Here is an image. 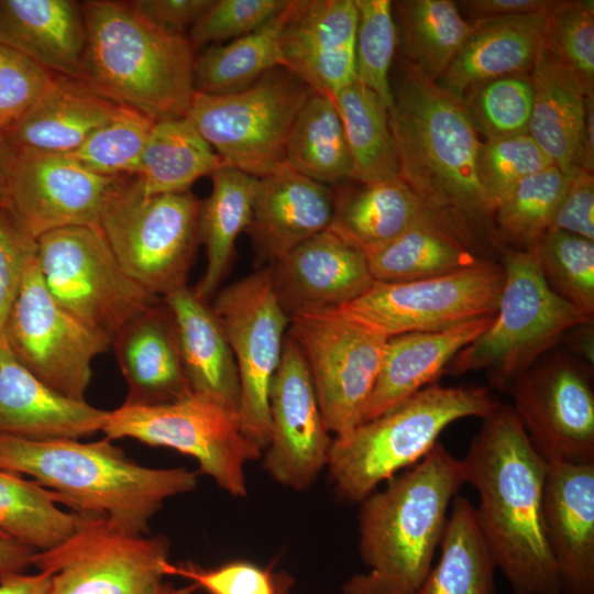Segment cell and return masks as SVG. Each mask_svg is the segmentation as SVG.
Listing matches in <instances>:
<instances>
[{"label":"cell","instance_id":"277c9868","mask_svg":"<svg viewBox=\"0 0 594 594\" xmlns=\"http://www.w3.org/2000/svg\"><path fill=\"white\" fill-rule=\"evenodd\" d=\"M464 484L461 460L441 443L361 502L359 550L366 573L342 594H415L432 568L449 506Z\"/></svg>","mask_w":594,"mask_h":594},{"label":"cell","instance_id":"6125c7cd","mask_svg":"<svg viewBox=\"0 0 594 594\" xmlns=\"http://www.w3.org/2000/svg\"><path fill=\"white\" fill-rule=\"evenodd\" d=\"M16 153L0 135V206H8Z\"/></svg>","mask_w":594,"mask_h":594},{"label":"cell","instance_id":"2e32d148","mask_svg":"<svg viewBox=\"0 0 594 594\" xmlns=\"http://www.w3.org/2000/svg\"><path fill=\"white\" fill-rule=\"evenodd\" d=\"M2 337L15 359L56 393L85 402L92 360L111 341L62 308L47 290L36 261L26 265Z\"/></svg>","mask_w":594,"mask_h":594},{"label":"cell","instance_id":"bcb514c9","mask_svg":"<svg viewBox=\"0 0 594 594\" xmlns=\"http://www.w3.org/2000/svg\"><path fill=\"white\" fill-rule=\"evenodd\" d=\"M546 50L594 95V2L556 0L546 13Z\"/></svg>","mask_w":594,"mask_h":594},{"label":"cell","instance_id":"8fae6325","mask_svg":"<svg viewBox=\"0 0 594 594\" xmlns=\"http://www.w3.org/2000/svg\"><path fill=\"white\" fill-rule=\"evenodd\" d=\"M36 242L37 266L52 297L111 343L129 320L161 299L122 268L98 226L53 230Z\"/></svg>","mask_w":594,"mask_h":594},{"label":"cell","instance_id":"680465c9","mask_svg":"<svg viewBox=\"0 0 594 594\" xmlns=\"http://www.w3.org/2000/svg\"><path fill=\"white\" fill-rule=\"evenodd\" d=\"M35 552V549L0 535V576L23 572L32 565V557Z\"/></svg>","mask_w":594,"mask_h":594},{"label":"cell","instance_id":"db71d44e","mask_svg":"<svg viewBox=\"0 0 594 594\" xmlns=\"http://www.w3.org/2000/svg\"><path fill=\"white\" fill-rule=\"evenodd\" d=\"M566 184L549 230H558L594 241L593 172L576 167Z\"/></svg>","mask_w":594,"mask_h":594},{"label":"cell","instance_id":"f907efd6","mask_svg":"<svg viewBox=\"0 0 594 594\" xmlns=\"http://www.w3.org/2000/svg\"><path fill=\"white\" fill-rule=\"evenodd\" d=\"M57 75L0 45V135H4L50 88Z\"/></svg>","mask_w":594,"mask_h":594},{"label":"cell","instance_id":"52a82bcc","mask_svg":"<svg viewBox=\"0 0 594 594\" xmlns=\"http://www.w3.org/2000/svg\"><path fill=\"white\" fill-rule=\"evenodd\" d=\"M504 283L493 321L460 351L444 374L485 371L491 384L508 386L590 317L558 296L547 284L537 250H508Z\"/></svg>","mask_w":594,"mask_h":594},{"label":"cell","instance_id":"681fc988","mask_svg":"<svg viewBox=\"0 0 594 594\" xmlns=\"http://www.w3.org/2000/svg\"><path fill=\"white\" fill-rule=\"evenodd\" d=\"M289 0H215L189 31L194 48L232 41L262 28Z\"/></svg>","mask_w":594,"mask_h":594},{"label":"cell","instance_id":"f1b7e54d","mask_svg":"<svg viewBox=\"0 0 594 594\" xmlns=\"http://www.w3.org/2000/svg\"><path fill=\"white\" fill-rule=\"evenodd\" d=\"M470 23L465 42L436 81L440 88L460 100L469 88L482 81L530 74L543 45L546 13Z\"/></svg>","mask_w":594,"mask_h":594},{"label":"cell","instance_id":"7402d4cb","mask_svg":"<svg viewBox=\"0 0 594 594\" xmlns=\"http://www.w3.org/2000/svg\"><path fill=\"white\" fill-rule=\"evenodd\" d=\"M543 520L562 594H594V463H548Z\"/></svg>","mask_w":594,"mask_h":594},{"label":"cell","instance_id":"f5cc1de1","mask_svg":"<svg viewBox=\"0 0 594 594\" xmlns=\"http://www.w3.org/2000/svg\"><path fill=\"white\" fill-rule=\"evenodd\" d=\"M37 242L7 206H0V337Z\"/></svg>","mask_w":594,"mask_h":594},{"label":"cell","instance_id":"484cf974","mask_svg":"<svg viewBox=\"0 0 594 594\" xmlns=\"http://www.w3.org/2000/svg\"><path fill=\"white\" fill-rule=\"evenodd\" d=\"M494 315L443 330L388 338L362 422L386 413L436 383L455 355L490 327Z\"/></svg>","mask_w":594,"mask_h":594},{"label":"cell","instance_id":"be15d7a7","mask_svg":"<svg viewBox=\"0 0 594 594\" xmlns=\"http://www.w3.org/2000/svg\"><path fill=\"white\" fill-rule=\"evenodd\" d=\"M196 586L193 584L186 587H176L169 583L165 584L161 594H193Z\"/></svg>","mask_w":594,"mask_h":594},{"label":"cell","instance_id":"ffe728a7","mask_svg":"<svg viewBox=\"0 0 594 594\" xmlns=\"http://www.w3.org/2000/svg\"><path fill=\"white\" fill-rule=\"evenodd\" d=\"M354 0H292L279 47L282 67L331 98L356 79Z\"/></svg>","mask_w":594,"mask_h":594},{"label":"cell","instance_id":"f6af8a7d","mask_svg":"<svg viewBox=\"0 0 594 594\" xmlns=\"http://www.w3.org/2000/svg\"><path fill=\"white\" fill-rule=\"evenodd\" d=\"M155 121L122 106L73 155L88 169L109 177L135 175Z\"/></svg>","mask_w":594,"mask_h":594},{"label":"cell","instance_id":"30bf717a","mask_svg":"<svg viewBox=\"0 0 594 594\" xmlns=\"http://www.w3.org/2000/svg\"><path fill=\"white\" fill-rule=\"evenodd\" d=\"M101 431L109 440L130 438L188 454L234 497L246 496L245 465L262 457L242 432L239 411L201 393L158 405L122 404L109 411Z\"/></svg>","mask_w":594,"mask_h":594},{"label":"cell","instance_id":"5bb4252c","mask_svg":"<svg viewBox=\"0 0 594 594\" xmlns=\"http://www.w3.org/2000/svg\"><path fill=\"white\" fill-rule=\"evenodd\" d=\"M168 556L162 535H129L85 516L66 540L36 551L32 565L51 575L46 594H161Z\"/></svg>","mask_w":594,"mask_h":594},{"label":"cell","instance_id":"3957f363","mask_svg":"<svg viewBox=\"0 0 594 594\" xmlns=\"http://www.w3.org/2000/svg\"><path fill=\"white\" fill-rule=\"evenodd\" d=\"M111 441L0 437V470L31 476L79 515L102 518L129 535H148L166 499L196 488L197 473L140 465Z\"/></svg>","mask_w":594,"mask_h":594},{"label":"cell","instance_id":"11a10c76","mask_svg":"<svg viewBox=\"0 0 594 594\" xmlns=\"http://www.w3.org/2000/svg\"><path fill=\"white\" fill-rule=\"evenodd\" d=\"M134 10L157 28L177 35L187 30L212 6L215 0H138Z\"/></svg>","mask_w":594,"mask_h":594},{"label":"cell","instance_id":"5b68a950","mask_svg":"<svg viewBox=\"0 0 594 594\" xmlns=\"http://www.w3.org/2000/svg\"><path fill=\"white\" fill-rule=\"evenodd\" d=\"M80 7L87 34L81 80L155 122L185 117L197 94L188 36L152 24L130 1Z\"/></svg>","mask_w":594,"mask_h":594},{"label":"cell","instance_id":"4fadbf2b","mask_svg":"<svg viewBox=\"0 0 594 594\" xmlns=\"http://www.w3.org/2000/svg\"><path fill=\"white\" fill-rule=\"evenodd\" d=\"M287 333L307 364L327 429L350 432L362 422L387 338L338 308L296 314Z\"/></svg>","mask_w":594,"mask_h":594},{"label":"cell","instance_id":"83f0119b","mask_svg":"<svg viewBox=\"0 0 594 594\" xmlns=\"http://www.w3.org/2000/svg\"><path fill=\"white\" fill-rule=\"evenodd\" d=\"M121 105L100 95L86 81L57 75L50 88L3 135L19 151L72 154Z\"/></svg>","mask_w":594,"mask_h":594},{"label":"cell","instance_id":"7c38bea8","mask_svg":"<svg viewBox=\"0 0 594 594\" xmlns=\"http://www.w3.org/2000/svg\"><path fill=\"white\" fill-rule=\"evenodd\" d=\"M211 307L238 367L242 432L262 452L270 443V392L290 321L275 293L271 266L221 289Z\"/></svg>","mask_w":594,"mask_h":594},{"label":"cell","instance_id":"b9f144b4","mask_svg":"<svg viewBox=\"0 0 594 594\" xmlns=\"http://www.w3.org/2000/svg\"><path fill=\"white\" fill-rule=\"evenodd\" d=\"M566 176L554 165L521 180L497 204L494 218L514 250H537L550 228Z\"/></svg>","mask_w":594,"mask_h":594},{"label":"cell","instance_id":"7bdbcfd3","mask_svg":"<svg viewBox=\"0 0 594 594\" xmlns=\"http://www.w3.org/2000/svg\"><path fill=\"white\" fill-rule=\"evenodd\" d=\"M532 99L530 74H515L476 84L460 101L477 134L491 140L528 133Z\"/></svg>","mask_w":594,"mask_h":594},{"label":"cell","instance_id":"603a6c76","mask_svg":"<svg viewBox=\"0 0 594 594\" xmlns=\"http://www.w3.org/2000/svg\"><path fill=\"white\" fill-rule=\"evenodd\" d=\"M334 193L286 164L257 178L252 219L246 229L260 260L272 264L298 244L327 230Z\"/></svg>","mask_w":594,"mask_h":594},{"label":"cell","instance_id":"816d5d0a","mask_svg":"<svg viewBox=\"0 0 594 594\" xmlns=\"http://www.w3.org/2000/svg\"><path fill=\"white\" fill-rule=\"evenodd\" d=\"M169 574L185 576L209 594H287L290 585L288 575L275 574L246 560L208 570L193 563L172 564Z\"/></svg>","mask_w":594,"mask_h":594},{"label":"cell","instance_id":"f35d334b","mask_svg":"<svg viewBox=\"0 0 594 594\" xmlns=\"http://www.w3.org/2000/svg\"><path fill=\"white\" fill-rule=\"evenodd\" d=\"M290 3L262 28L223 45H212L197 56L195 88L199 94L226 95L242 90L264 74L282 67L280 36Z\"/></svg>","mask_w":594,"mask_h":594},{"label":"cell","instance_id":"94428289","mask_svg":"<svg viewBox=\"0 0 594 594\" xmlns=\"http://www.w3.org/2000/svg\"><path fill=\"white\" fill-rule=\"evenodd\" d=\"M581 167L590 172L594 167V95L586 97Z\"/></svg>","mask_w":594,"mask_h":594},{"label":"cell","instance_id":"74e56055","mask_svg":"<svg viewBox=\"0 0 594 594\" xmlns=\"http://www.w3.org/2000/svg\"><path fill=\"white\" fill-rule=\"evenodd\" d=\"M352 163V182L399 177L386 105L358 79L334 96Z\"/></svg>","mask_w":594,"mask_h":594},{"label":"cell","instance_id":"7dc6e473","mask_svg":"<svg viewBox=\"0 0 594 594\" xmlns=\"http://www.w3.org/2000/svg\"><path fill=\"white\" fill-rule=\"evenodd\" d=\"M358 11L355 37L356 79L372 90L389 109L393 91L389 68L397 31L389 0H354Z\"/></svg>","mask_w":594,"mask_h":594},{"label":"cell","instance_id":"4dcf8cb0","mask_svg":"<svg viewBox=\"0 0 594 594\" xmlns=\"http://www.w3.org/2000/svg\"><path fill=\"white\" fill-rule=\"evenodd\" d=\"M528 134L564 175L581 167L586 97L578 79L542 45L530 72Z\"/></svg>","mask_w":594,"mask_h":594},{"label":"cell","instance_id":"d590c367","mask_svg":"<svg viewBox=\"0 0 594 594\" xmlns=\"http://www.w3.org/2000/svg\"><path fill=\"white\" fill-rule=\"evenodd\" d=\"M439 561L415 594H494L496 565L480 530L475 507L455 496Z\"/></svg>","mask_w":594,"mask_h":594},{"label":"cell","instance_id":"c3c4849f","mask_svg":"<svg viewBox=\"0 0 594 594\" xmlns=\"http://www.w3.org/2000/svg\"><path fill=\"white\" fill-rule=\"evenodd\" d=\"M550 165H553L551 160L528 133L480 144L479 177L496 205L521 180Z\"/></svg>","mask_w":594,"mask_h":594},{"label":"cell","instance_id":"e7e4bbea","mask_svg":"<svg viewBox=\"0 0 594 594\" xmlns=\"http://www.w3.org/2000/svg\"><path fill=\"white\" fill-rule=\"evenodd\" d=\"M0 535L6 536V535H3L2 532H0Z\"/></svg>","mask_w":594,"mask_h":594},{"label":"cell","instance_id":"4316f807","mask_svg":"<svg viewBox=\"0 0 594 594\" xmlns=\"http://www.w3.org/2000/svg\"><path fill=\"white\" fill-rule=\"evenodd\" d=\"M87 34L70 0H0V45L59 76L81 79Z\"/></svg>","mask_w":594,"mask_h":594},{"label":"cell","instance_id":"ee69618b","mask_svg":"<svg viewBox=\"0 0 594 594\" xmlns=\"http://www.w3.org/2000/svg\"><path fill=\"white\" fill-rule=\"evenodd\" d=\"M537 254L549 287L562 299L593 317L594 241L548 230L538 245Z\"/></svg>","mask_w":594,"mask_h":594},{"label":"cell","instance_id":"d6986e66","mask_svg":"<svg viewBox=\"0 0 594 594\" xmlns=\"http://www.w3.org/2000/svg\"><path fill=\"white\" fill-rule=\"evenodd\" d=\"M123 178L97 174L70 154L19 151L7 207L36 240L62 228L98 226Z\"/></svg>","mask_w":594,"mask_h":594},{"label":"cell","instance_id":"9a60e30c","mask_svg":"<svg viewBox=\"0 0 594 594\" xmlns=\"http://www.w3.org/2000/svg\"><path fill=\"white\" fill-rule=\"evenodd\" d=\"M504 268L492 261L425 279L374 280L360 297L338 309L373 331L391 338L438 331L494 315Z\"/></svg>","mask_w":594,"mask_h":594},{"label":"cell","instance_id":"cb8c5ba5","mask_svg":"<svg viewBox=\"0 0 594 594\" xmlns=\"http://www.w3.org/2000/svg\"><path fill=\"white\" fill-rule=\"evenodd\" d=\"M109 411L65 397L33 375L0 337V437L78 439L101 431Z\"/></svg>","mask_w":594,"mask_h":594},{"label":"cell","instance_id":"836d02e7","mask_svg":"<svg viewBox=\"0 0 594 594\" xmlns=\"http://www.w3.org/2000/svg\"><path fill=\"white\" fill-rule=\"evenodd\" d=\"M212 189L200 201L199 241L206 250L205 273L195 290L209 300L231 270L238 237L246 231L253 210L257 178L239 169L220 166L211 175Z\"/></svg>","mask_w":594,"mask_h":594},{"label":"cell","instance_id":"9c48e42d","mask_svg":"<svg viewBox=\"0 0 594 594\" xmlns=\"http://www.w3.org/2000/svg\"><path fill=\"white\" fill-rule=\"evenodd\" d=\"M312 89L284 67L226 95L197 92L185 118L222 165L256 178L285 165L289 130Z\"/></svg>","mask_w":594,"mask_h":594},{"label":"cell","instance_id":"d6a6232c","mask_svg":"<svg viewBox=\"0 0 594 594\" xmlns=\"http://www.w3.org/2000/svg\"><path fill=\"white\" fill-rule=\"evenodd\" d=\"M376 282L400 283L461 271L479 263L469 238L450 221L433 217L392 241L364 252Z\"/></svg>","mask_w":594,"mask_h":594},{"label":"cell","instance_id":"44dd1931","mask_svg":"<svg viewBox=\"0 0 594 594\" xmlns=\"http://www.w3.org/2000/svg\"><path fill=\"white\" fill-rule=\"evenodd\" d=\"M271 268L275 293L289 318L339 308L374 282L365 253L329 228L295 246Z\"/></svg>","mask_w":594,"mask_h":594},{"label":"cell","instance_id":"8992f818","mask_svg":"<svg viewBox=\"0 0 594 594\" xmlns=\"http://www.w3.org/2000/svg\"><path fill=\"white\" fill-rule=\"evenodd\" d=\"M501 404L481 386L430 384L386 413L332 439L328 470L336 495L361 503L376 486L418 463L457 420L482 419Z\"/></svg>","mask_w":594,"mask_h":594},{"label":"cell","instance_id":"91938a15","mask_svg":"<svg viewBox=\"0 0 594 594\" xmlns=\"http://www.w3.org/2000/svg\"><path fill=\"white\" fill-rule=\"evenodd\" d=\"M566 337L570 349L578 355V360L593 369L594 364V328L593 319L571 329Z\"/></svg>","mask_w":594,"mask_h":594},{"label":"cell","instance_id":"1f68e13d","mask_svg":"<svg viewBox=\"0 0 594 594\" xmlns=\"http://www.w3.org/2000/svg\"><path fill=\"white\" fill-rule=\"evenodd\" d=\"M353 183L355 185L348 183L333 190L334 208L329 229L363 252L392 241L419 222L441 217L400 177Z\"/></svg>","mask_w":594,"mask_h":594},{"label":"cell","instance_id":"8d00e7d4","mask_svg":"<svg viewBox=\"0 0 594 594\" xmlns=\"http://www.w3.org/2000/svg\"><path fill=\"white\" fill-rule=\"evenodd\" d=\"M285 164L322 185L352 182V163L334 99L312 91L286 140Z\"/></svg>","mask_w":594,"mask_h":594},{"label":"cell","instance_id":"7a4b0ae2","mask_svg":"<svg viewBox=\"0 0 594 594\" xmlns=\"http://www.w3.org/2000/svg\"><path fill=\"white\" fill-rule=\"evenodd\" d=\"M388 109L399 177L433 212L470 238L496 202L477 173L481 141L462 102L406 62Z\"/></svg>","mask_w":594,"mask_h":594},{"label":"cell","instance_id":"60d3db41","mask_svg":"<svg viewBox=\"0 0 594 594\" xmlns=\"http://www.w3.org/2000/svg\"><path fill=\"white\" fill-rule=\"evenodd\" d=\"M395 6L407 62L437 81L465 42L471 23L451 0H405Z\"/></svg>","mask_w":594,"mask_h":594},{"label":"cell","instance_id":"f546056e","mask_svg":"<svg viewBox=\"0 0 594 594\" xmlns=\"http://www.w3.org/2000/svg\"><path fill=\"white\" fill-rule=\"evenodd\" d=\"M185 373L194 393L213 396L239 411L237 363L209 300L188 285L166 295Z\"/></svg>","mask_w":594,"mask_h":594},{"label":"cell","instance_id":"9f6ffc18","mask_svg":"<svg viewBox=\"0 0 594 594\" xmlns=\"http://www.w3.org/2000/svg\"><path fill=\"white\" fill-rule=\"evenodd\" d=\"M556 0H465L459 1L472 22L513 15L547 13Z\"/></svg>","mask_w":594,"mask_h":594},{"label":"cell","instance_id":"e0dca14e","mask_svg":"<svg viewBox=\"0 0 594 594\" xmlns=\"http://www.w3.org/2000/svg\"><path fill=\"white\" fill-rule=\"evenodd\" d=\"M592 370L553 349L506 389L532 446L548 463H594Z\"/></svg>","mask_w":594,"mask_h":594},{"label":"cell","instance_id":"e575fe53","mask_svg":"<svg viewBox=\"0 0 594 594\" xmlns=\"http://www.w3.org/2000/svg\"><path fill=\"white\" fill-rule=\"evenodd\" d=\"M220 166L219 156L185 117L166 119L154 123L134 180L145 195L185 193Z\"/></svg>","mask_w":594,"mask_h":594},{"label":"cell","instance_id":"ac0fdd59","mask_svg":"<svg viewBox=\"0 0 594 594\" xmlns=\"http://www.w3.org/2000/svg\"><path fill=\"white\" fill-rule=\"evenodd\" d=\"M271 438L263 469L279 485L308 490L328 465L332 439L307 364L287 333L270 392Z\"/></svg>","mask_w":594,"mask_h":594},{"label":"cell","instance_id":"d4e9b609","mask_svg":"<svg viewBox=\"0 0 594 594\" xmlns=\"http://www.w3.org/2000/svg\"><path fill=\"white\" fill-rule=\"evenodd\" d=\"M111 344L127 383L123 404L158 405L191 393L175 321L163 298L129 320Z\"/></svg>","mask_w":594,"mask_h":594},{"label":"cell","instance_id":"ab89813d","mask_svg":"<svg viewBox=\"0 0 594 594\" xmlns=\"http://www.w3.org/2000/svg\"><path fill=\"white\" fill-rule=\"evenodd\" d=\"M54 492L0 470V532L36 551L51 549L81 525L85 516L65 512Z\"/></svg>","mask_w":594,"mask_h":594},{"label":"cell","instance_id":"ba28073f","mask_svg":"<svg viewBox=\"0 0 594 594\" xmlns=\"http://www.w3.org/2000/svg\"><path fill=\"white\" fill-rule=\"evenodd\" d=\"M199 208L190 191L145 195L125 177L109 194L98 227L122 268L163 298L187 285L200 243Z\"/></svg>","mask_w":594,"mask_h":594},{"label":"cell","instance_id":"6da1fadb","mask_svg":"<svg viewBox=\"0 0 594 594\" xmlns=\"http://www.w3.org/2000/svg\"><path fill=\"white\" fill-rule=\"evenodd\" d=\"M461 462L480 496V530L513 594H562L543 520L548 462L512 406L483 419Z\"/></svg>","mask_w":594,"mask_h":594},{"label":"cell","instance_id":"6f0895ef","mask_svg":"<svg viewBox=\"0 0 594 594\" xmlns=\"http://www.w3.org/2000/svg\"><path fill=\"white\" fill-rule=\"evenodd\" d=\"M51 582L47 572H14L0 576V594H46Z\"/></svg>","mask_w":594,"mask_h":594}]
</instances>
